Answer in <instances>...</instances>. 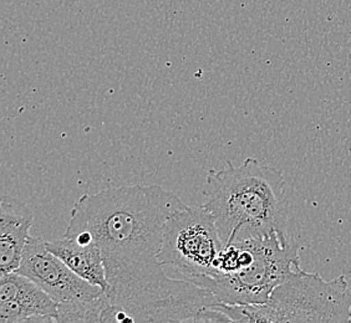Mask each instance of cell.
I'll use <instances>...</instances> for the list:
<instances>
[{
	"label": "cell",
	"mask_w": 351,
	"mask_h": 323,
	"mask_svg": "<svg viewBox=\"0 0 351 323\" xmlns=\"http://www.w3.org/2000/svg\"><path fill=\"white\" fill-rule=\"evenodd\" d=\"M186 207L157 184L79 198L64 235L94 242L108 283V292L86 305L82 322H230L210 291L169 276L158 260L166 222Z\"/></svg>",
	"instance_id": "cell-1"
},
{
	"label": "cell",
	"mask_w": 351,
	"mask_h": 323,
	"mask_svg": "<svg viewBox=\"0 0 351 323\" xmlns=\"http://www.w3.org/2000/svg\"><path fill=\"white\" fill-rule=\"evenodd\" d=\"M202 205L215 218L223 245L270 233L288 234L285 181L282 170L250 157L210 169Z\"/></svg>",
	"instance_id": "cell-2"
},
{
	"label": "cell",
	"mask_w": 351,
	"mask_h": 323,
	"mask_svg": "<svg viewBox=\"0 0 351 323\" xmlns=\"http://www.w3.org/2000/svg\"><path fill=\"white\" fill-rule=\"evenodd\" d=\"M298 245L289 235L270 233L223 246L215 272L199 283L224 305L265 303L300 268Z\"/></svg>",
	"instance_id": "cell-3"
},
{
	"label": "cell",
	"mask_w": 351,
	"mask_h": 323,
	"mask_svg": "<svg viewBox=\"0 0 351 323\" xmlns=\"http://www.w3.org/2000/svg\"><path fill=\"white\" fill-rule=\"evenodd\" d=\"M217 310L230 322H350L351 295L344 275L326 281L299 269L287 277L265 303L224 305Z\"/></svg>",
	"instance_id": "cell-4"
},
{
	"label": "cell",
	"mask_w": 351,
	"mask_h": 323,
	"mask_svg": "<svg viewBox=\"0 0 351 323\" xmlns=\"http://www.w3.org/2000/svg\"><path fill=\"white\" fill-rule=\"evenodd\" d=\"M223 246L210 211L203 205H187L166 222L158 260L171 276L199 286L215 272Z\"/></svg>",
	"instance_id": "cell-5"
},
{
	"label": "cell",
	"mask_w": 351,
	"mask_h": 323,
	"mask_svg": "<svg viewBox=\"0 0 351 323\" xmlns=\"http://www.w3.org/2000/svg\"><path fill=\"white\" fill-rule=\"evenodd\" d=\"M18 274L30 279L59 305L93 301L105 292L75 274L60 257L49 251L47 242L30 236L23 253Z\"/></svg>",
	"instance_id": "cell-6"
},
{
	"label": "cell",
	"mask_w": 351,
	"mask_h": 323,
	"mask_svg": "<svg viewBox=\"0 0 351 323\" xmlns=\"http://www.w3.org/2000/svg\"><path fill=\"white\" fill-rule=\"evenodd\" d=\"M59 323V303L16 271L0 274V323Z\"/></svg>",
	"instance_id": "cell-7"
},
{
	"label": "cell",
	"mask_w": 351,
	"mask_h": 323,
	"mask_svg": "<svg viewBox=\"0 0 351 323\" xmlns=\"http://www.w3.org/2000/svg\"><path fill=\"white\" fill-rule=\"evenodd\" d=\"M34 213L13 196L0 203V274L14 272L21 266L23 253L30 237Z\"/></svg>",
	"instance_id": "cell-8"
},
{
	"label": "cell",
	"mask_w": 351,
	"mask_h": 323,
	"mask_svg": "<svg viewBox=\"0 0 351 323\" xmlns=\"http://www.w3.org/2000/svg\"><path fill=\"white\" fill-rule=\"evenodd\" d=\"M47 248L60 257L75 274L91 285L101 287L105 294L108 292V277L101 251L94 242H80L64 235L54 242H47Z\"/></svg>",
	"instance_id": "cell-9"
},
{
	"label": "cell",
	"mask_w": 351,
	"mask_h": 323,
	"mask_svg": "<svg viewBox=\"0 0 351 323\" xmlns=\"http://www.w3.org/2000/svg\"><path fill=\"white\" fill-rule=\"evenodd\" d=\"M350 322H351V316H350Z\"/></svg>",
	"instance_id": "cell-10"
}]
</instances>
